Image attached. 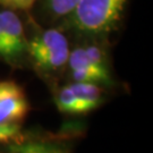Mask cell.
<instances>
[{
  "label": "cell",
  "instance_id": "8992f818",
  "mask_svg": "<svg viewBox=\"0 0 153 153\" xmlns=\"http://www.w3.org/2000/svg\"><path fill=\"white\" fill-rule=\"evenodd\" d=\"M28 111L24 88L13 79L0 81V123H22Z\"/></svg>",
  "mask_w": 153,
  "mask_h": 153
},
{
  "label": "cell",
  "instance_id": "6da1fadb",
  "mask_svg": "<svg viewBox=\"0 0 153 153\" xmlns=\"http://www.w3.org/2000/svg\"><path fill=\"white\" fill-rule=\"evenodd\" d=\"M131 0H81L57 27L71 39H94L112 44L125 26Z\"/></svg>",
  "mask_w": 153,
  "mask_h": 153
},
{
  "label": "cell",
  "instance_id": "5b68a950",
  "mask_svg": "<svg viewBox=\"0 0 153 153\" xmlns=\"http://www.w3.org/2000/svg\"><path fill=\"white\" fill-rule=\"evenodd\" d=\"M66 75H68L69 82L95 83L109 91L117 85L112 75V69L102 67L91 60L85 55L81 44L76 41H71Z\"/></svg>",
  "mask_w": 153,
  "mask_h": 153
},
{
  "label": "cell",
  "instance_id": "9c48e42d",
  "mask_svg": "<svg viewBox=\"0 0 153 153\" xmlns=\"http://www.w3.org/2000/svg\"><path fill=\"white\" fill-rule=\"evenodd\" d=\"M25 136L22 123H0V144H11L21 141Z\"/></svg>",
  "mask_w": 153,
  "mask_h": 153
},
{
  "label": "cell",
  "instance_id": "3957f363",
  "mask_svg": "<svg viewBox=\"0 0 153 153\" xmlns=\"http://www.w3.org/2000/svg\"><path fill=\"white\" fill-rule=\"evenodd\" d=\"M109 91L91 82H68L53 91V100L61 114L71 116L88 115L100 108Z\"/></svg>",
  "mask_w": 153,
  "mask_h": 153
},
{
  "label": "cell",
  "instance_id": "7a4b0ae2",
  "mask_svg": "<svg viewBox=\"0 0 153 153\" xmlns=\"http://www.w3.org/2000/svg\"><path fill=\"white\" fill-rule=\"evenodd\" d=\"M27 62L32 69L53 91L66 75L71 41L57 26H41L27 14Z\"/></svg>",
  "mask_w": 153,
  "mask_h": 153
},
{
  "label": "cell",
  "instance_id": "277c9868",
  "mask_svg": "<svg viewBox=\"0 0 153 153\" xmlns=\"http://www.w3.org/2000/svg\"><path fill=\"white\" fill-rule=\"evenodd\" d=\"M1 61L11 68H24L27 62V32L19 11L0 7Z\"/></svg>",
  "mask_w": 153,
  "mask_h": 153
},
{
  "label": "cell",
  "instance_id": "ba28073f",
  "mask_svg": "<svg viewBox=\"0 0 153 153\" xmlns=\"http://www.w3.org/2000/svg\"><path fill=\"white\" fill-rule=\"evenodd\" d=\"M6 146V153H71V145L66 140L26 135L21 141Z\"/></svg>",
  "mask_w": 153,
  "mask_h": 153
},
{
  "label": "cell",
  "instance_id": "52a82bcc",
  "mask_svg": "<svg viewBox=\"0 0 153 153\" xmlns=\"http://www.w3.org/2000/svg\"><path fill=\"white\" fill-rule=\"evenodd\" d=\"M81 0H36L30 13H26L41 26H58L71 16Z\"/></svg>",
  "mask_w": 153,
  "mask_h": 153
},
{
  "label": "cell",
  "instance_id": "30bf717a",
  "mask_svg": "<svg viewBox=\"0 0 153 153\" xmlns=\"http://www.w3.org/2000/svg\"><path fill=\"white\" fill-rule=\"evenodd\" d=\"M36 0H0V7L8 8L19 13H30Z\"/></svg>",
  "mask_w": 153,
  "mask_h": 153
}]
</instances>
